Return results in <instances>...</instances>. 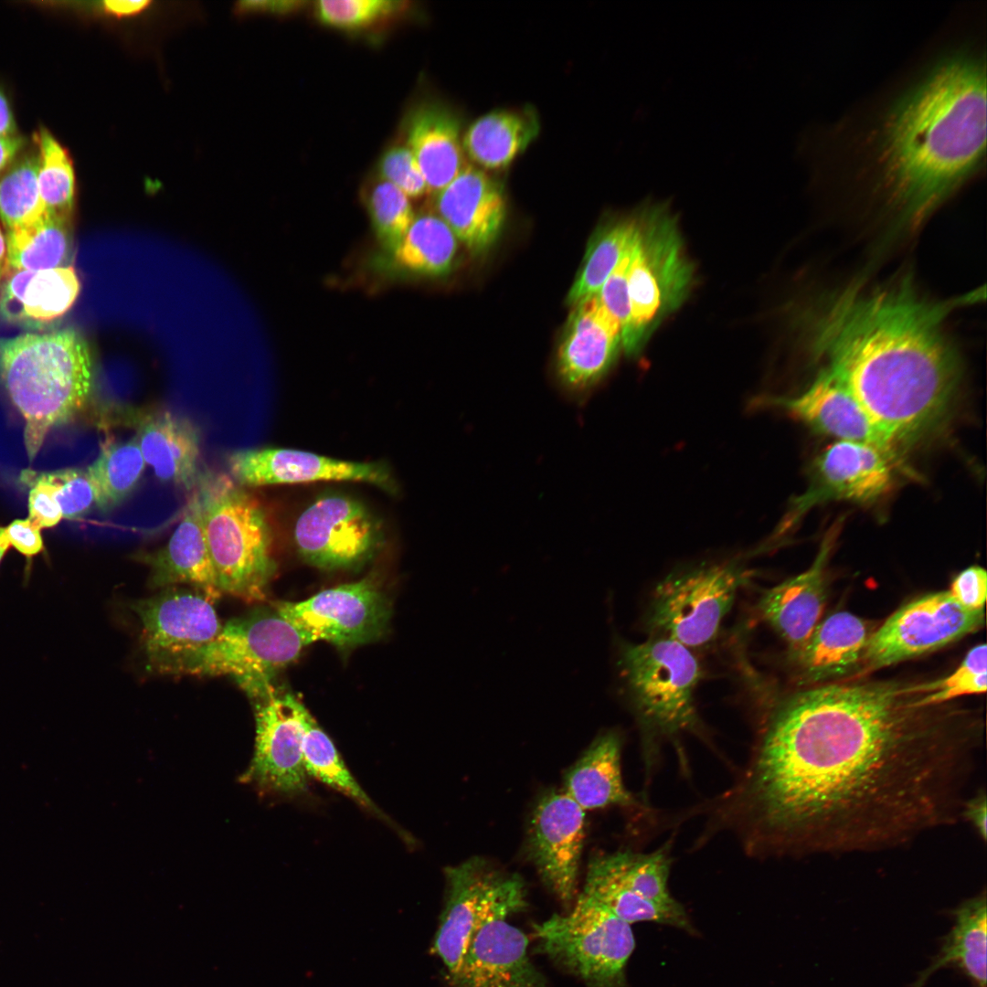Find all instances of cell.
<instances>
[{
	"instance_id": "cell-1",
	"label": "cell",
	"mask_w": 987,
	"mask_h": 987,
	"mask_svg": "<svg viewBox=\"0 0 987 987\" xmlns=\"http://www.w3.org/2000/svg\"><path fill=\"white\" fill-rule=\"evenodd\" d=\"M919 684H831L772 704L731 787L697 812L704 833L753 858L886 848L960 813L981 721L920 705Z\"/></svg>"
},
{
	"instance_id": "cell-2",
	"label": "cell",
	"mask_w": 987,
	"mask_h": 987,
	"mask_svg": "<svg viewBox=\"0 0 987 987\" xmlns=\"http://www.w3.org/2000/svg\"><path fill=\"white\" fill-rule=\"evenodd\" d=\"M875 102L856 126L834 130L842 167L899 224L918 225L985 167L984 48L971 37L944 44Z\"/></svg>"
},
{
	"instance_id": "cell-3",
	"label": "cell",
	"mask_w": 987,
	"mask_h": 987,
	"mask_svg": "<svg viewBox=\"0 0 987 987\" xmlns=\"http://www.w3.org/2000/svg\"><path fill=\"white\" fill-rule=\"evenodd\" d=\"M974 294L928 300L905 279L872 290L849 287L819 311L813 354L897 450L934 434L950 417L961 366L944 324Z\"/></svg>"
},
{
	"instance_id": "cell-4",
	"label": "cell",
	"mask_w": 987,
	"mask_h": 987,
	"mask_svg": "<svg viewBox=\"0 0 987 987\" xmlns=\"http://www.w3.org/2000/svg\"><path fill=\"white\" fill-rule=\"evenodd\" d=\"M93 381L90 346L74 329L0 338V383L24 419L30 462L52 429L84 409Z\"/></svg>"
},
{
	"instance_id": "cell-5",
	"label": "cell",
	"mask_w": 987,
	"mask_h": 987,
	"mask_svg": "<svg viewBox=\"0 0 987 987\" xmlns=\"http://www.w3.org/2000/svg\"><path fill=\"white\" fill-rule=\"evenodd\" d=\"M613 643L617 690L639 727L648 783L664 743L679 748L685 735L708 740L695 705L703 670L695 652L667 638L635 643L615 636Z\"/></svg>"
},
{
	"instance_id": "cell-6",
	"label": "cell",
	"mask_w": 987,
	"mask_h": 987,
	"mask_svg": "<svg viewBox=\"0 0 987 987\" xmlns=\"http://www.w3.org/2000/svg\"><path fill=\"white\" fill-rule=\"evenodd\" d=\"M210 557L222 593L265 600L277 564L266 515L229 475L203 472L196 488Z\"/></svg>"
},
{
	"instance_id": "cell-7",
	"label": "cell",
	"mask_w": 987,
	"mask_h": 987,
	"mask_svg": "<svg viewBox=\"0 0 987 987\" xmlns=\"http://www.w3.org/2000/svg\"><path fill=\"white\" fill-rule=\"evenodd\" d=\"M637 220L628 276L631 319L621 339L630 356L638 354L658 324L683 303L694 274L676 221L664 206L644 207Z\"/></svg>"
},
{
	"instance_id": "cell-8",
	"label": "cell",
	"mask_w": 987,
	"mask_h": 987,
	"mask_svg": "<svg viewBox=\"0 0 987 987\" xmlns=\"http://www.w3.org/2000/svg\"><path fill=\"white\" fill-rule=\"evenodd\" d=\"M313 640L274 609L235 618L207 645L186 656L173 674L230 676L249 698L272 687L276 674Z\"/></svg>"
},
{
	"instance_id": "cell-9",
	"label": "cell",
	"mask_w": 987,
	"mask_h": 987,
	"mask_svg": "<svg viewBox=\"0 0 987 987\" xmlns=\"http://www.w3.org/2000/svg\"><path fill=\"white\" fill-rule=\"evenodd\" d=\"M752 571L738 560L676 570L654 588L644 614L649 636L675 641L693 652L708 648Z\"/></svg>"
},
{
	"instance_id": "cell-10",
	"label": "cell",
	"mask_w": 987,
	"mask_h": 987,
	"mask_svg": "<svg viewBox=\"0 0 987 987\" xmlns=\"http://www.w3.org/2000/svg\"><path fill=\"white\" fill-rule=\"evenodd\" d=\"M536 950L587 987H627L635 949L631 925L580 894L568 914L533 925Z\"/></svg>"
},
{
	"instance_id": "cell-11",
	"label": "cell",
	"mask_w": 987,
	"mask_h": 987,
	"mask_svg": "<svg viewBox=\"0 0 987 987\" xmlns=\"http://www.w3.org/2000/svg\"><path fill=\"white\" fill-rule=\"evenodd\" d=\"M445 878V904L431 950L447 977L457 971L484 924L526 907V890L520 876L502 875L480 857L447 867Z\"/></svg>"
},
{
	"instance_id": "cell-12",
	"label": "cell",
	"mask_w": 987,
	"mask_h": 987,
	"mask_svg": "<svg viewBox=\"0 0 987 987\" xmlns=\"http://www.w3.org/2000/svg\"><path fill=\"white\" fill-rule=\"evenodd\" d=\"M984 613L964 609L949 591L922 596L872 632L860 663L876 670L941 648L982 628Z\"/></svg>"
},
{
	"instance_id": "cell-13",
	"label": "cell",
	"mask_w": 987,
	"mask_h": 987,
	"mask_svg": "<svg viewBox=\"0 0 987 987\" xmlns=\"http://www.w3.org/2000/svg\"><path fill=\"white\" fill-rule=\"evenodd\" d=\"M213 602L194 589L175 586L132 603L151 671L173 674L186 656L218 635L223 624Z\"/></svg>"
},
{
	"instance_id": "cell-14",
	"label": "cell",
	"mask_w": 987,
	"mask_h": 987,
	"mask_svg": "<svg viewBox=\"0 0 987 987\" xmlns=\"http://www.w3.org/2000/svg\"><path fill=\"white\" fill-rule=\"evenodd\" d=\"M294 541L307 563L323 569L358 567L380 548V523L360 501L344 494L318 498L296 521Z\"/></svg>"
},
{
	"instance_id": "cell-15",
	"label": "cell",
	"mask_w": 987,
	"mask_h": 987,
	"mask_svg": "<svg viewBox=\"0 0 987 987\" xmlns=\"http://www.w3.org/2000/svg\"><path fill=\"white\" fill-rule=\"evenodd\" d=\"M274 609L310 636L350 648L377 640L390 617L388 600L371 578L324 589L302 601L275 602Z\"/></svg>"
},
{
	"instance_id": "cell-16",
	"label": "cell",
	"mask_w": 987,
	"mask_h": 987,
	"mask_svg": "<svg viewBox=\"0 0 987 987\" xmlns=\"http://www.w3.org/2000/svg\"><path fill=\"white\" fill-rule=\"evenodd\" d=\"M255 708V750L242 781L264 791L294 795L307 790L303 764V716L307 709L292 693L275 687L252 699Z\"/></svg>"
},
{
	"instance_id": "cell-17",
	"label": "cell",
	"mask_w": 987,
	"mask_h": 987,
	"mask_svg": "<svg viewBox=\"0 0 987 987\" xmlns=\"http://www.w3.org/2000/svg\"><path fill=\"white\" fill-rule=\"evenodd\" d=\"M897 457L870 444L835 440L815 458L808 490L795 503V517L830 501L869 504L895 481Z\"/></svg>"
},
{
	"instance_id": "cell-18",
	"label": "cell",
	"mask_w": 987,
	"mask_h": 987,
	"mask_svg": "<svg viewBox=\"0 0 987 987\" xmlns=\"http://www.w3.org/2000/svg\"><path fill=\"white\" fill-rule=\"evenodd\" d=\"M227 465L232 480L244 488L350 481L370 483L387 493L397 491L396 482L385 463L348 462L298 450H236L228 455Z\"/></svg>"
},
{
	"instance_id": "cell-19",
	"label": "cell",
	"mask_w": 987,
	"mask_h": 987,
	"mask_svg": "<svg viewBox=\"0 0 987 987\" xmlns=\"http://www.w3.org/2000/svg\"><path fill=\"white\" fill-rule=\"evenodd\" d=\"M584 829L585 811L564 791L543 796L531 818L529 854L544 884L565 904L576 894Z\"/></svg>"
},
{
	"instance_id": "cell-20",
	"label": "cell",
	"mask_w": 987,
	"mask_h": 987,
	"mask_svg": "<svg viewBox=\"0 0 987 987\" xmlns=\"http://www.w3.org/2000/svg\"><path fill=\"white\" fill-rule=\"evenodd\" d=\"M117 423L134 430L144 462L162 482L192 492L202 475L200 431L188 418L168 409L122 406Z\"/></svg>"
},
{
	"instance_id": "cell-21",
	"label": "cell",
	"mask_w": 987,
	"mask_h": 987,
	"mask_svg": "<svg viewBox=\"0 0 987 987\" xmlns=\"http://www.w3.org/2000/svg\"><path fill=\"white\" fill-rule=\"evenodd\" d=\"M449 987H548L528 956V939L507 918L484 924L473 936Z\"/></svg>"
},
{
	"instance_id": "cell-22",
	"label": "cell",
	"mask_w": 987,
	"mask_h": 987,
	"mask_svg": "<svg viewBox=\"0 0 987 987\" xmlns=\"http://www.w3.org/2000/svg\"><path fill=\"white\" fill-rule=\"evenodd\" d=\"M770 403L788 410L818 433L836 440L867 443L897 457V449L890 438L851 392L825 368L802 393L791 398H776Z\"/></svg>"
},
{
	"instance_id": "cell-23",
	"label": "cell",
	"mask_w": 987,
	"mask_h": 987,
	"mask_svg": "<svg viewBox=\"0 0 987 987\" xmlns=\"http://www.w3.org/2000/svg\"><path fill=\"white\" fill-rule=\"evenodd\" d=\"M621 346L617 320L598 294L573 306L557 353V372L574 391L600 380L614 363Z\"/></svg>"
},
{
	"instance_id": "cell-24",
	"label": "cell",
	"mask_w": 987,
	"mask_h": 987,
	"mask_svg": "<svg viewBox=\"0 0 987 987\" xmlns=\"http://www.w3.org/2000/svg\"><path fill=\"white\" fill-rule=\"evenodd\" d=\"M134 557L149 568L148 585L153 589L188 585L213 601L223 594L207 544L196 489L168 542L156 550L139 552Z\"/></svg>"
},
{
	"instance_id": "cell-25",
	"label": "cell",
	"mask_w": 987,
	"mask_h": 987,
	"mask_svg": "<svg viewBox=\"0 0 987 987\" xmlns=\"http://www.w3.org/2000/svg\"><path fill=\"white\" fill-rule=\"evenodd\" d=\"M835 533L823 540L812 565L804 572L767 589L756 610L789 646L793 658L820 622L826 600L825 567Z\"/></svg>"
},
{
	"instance_id": "cell-26",
	"label": "cell",
	"mask_w": 987,
	"mask_h": 987,
	"mask_svg": "<svg viewBox=\"0 0 987 987\" xmlns=\"http://www.w3.org/2000/svg\"><path fill=\"white\" fill-rule=\"evenodd\" d=\"M436 207L455 237L474 253L495 241L506 213L501 185L472 165H466L437 193Z\"/></svg>"
},
{
	"instance_id": "cell-27",
	"label": "cell",
	"mask_w": 987,
	"mask_h": 987,
	"mask_svg": "<svg viewBox=\"0 0 987 987\" xmlns=\"http://www.w3.org/2000/svg\"><path fill=\"white\" fill-rule=\"evenodd\" d=\"M407 147L413 154L429 192L439 193L467 165L461 134V121L438 102H424L413 109L406 122Z\"/></svg>"
},
{
	"instance_id": "cell-28",
	"label": "cell",
	"mask_w": 987,
	"mask_h": 987,
	"mask_svg": "<svg viewBox=\"0 0 987 987\" xmlns=\"http://www.w3.org/2000/svg\"><path fill=\"white\" fill-rule=\"evenodd\" d=\"M622 738L610 729L600 734L565 777L564 791L584 811L618 805L652 812L624 785L621 753Z\"/></svg>"
},
{
	"instance_id": "cell-29",
	"label": "cell",
	"mask_w": 987,
	"mask_h": 987,
	"mask_svg": "<svg viewBox=\"0 0 987 987\" xmlns=\"http://www.w3.org/2000/svg\"><path fill=\"white\" fill-rule=\"evenodd\" d=\"M873 631L866 621L850 612L833 613L817 624L791 659L810 681L841 676L861 663Z\"/></svg>"
},
{
	"instance_id": "cell-30",
	"label": "cell",
	"mask_w": 987,
	"mask_h": 987,
	"mask_svg": "<svg viewBox=\"0 0 987 987\" xmlns=\"http://www.w3.org/2000/svg\"><path fill=\"white\" fill-rule=\"evenodd\" d=\"M986 909L983 890L952 910V929L942 939L941 947L929 966L918 974L912 987H924L935 972L950 966L960 969L976 987H986Z\"/></svg>"
},
{
	"instance_id": "cell-31",
	"label": "cell",
	"mask_w": 987,
	"mask_h": 987,
	"mask_svg": "<svg viewBox=\"0 0 987 987\" xmlns=\"http://www.w3.org/2000/svg\"><path fill=\"white\" fill-rule=\"evenodd\" d=\"M533 110H496L474 121L462 137L464 154L486 170L507 167L537 137Z\"/></svg>"
},
{
	"instance_id": "cell-32",
	"label": "cell",
	"mask_w": 987,
	"mask_h": 987,
	"mask_svg": "<svg viewBox=\"0 0 987 987\" xmlns=\"http://www.w3.org/2000/svg\"><path fill=\"white\" fill-rule=\"evenodd\" d=\"M673 839L650 853L631 850L599 854L591 859L589 870L599 873L642 898L673 904L668 879L673 862Z\"/></svg>"
},
{
	"instance_id": "cell-33",
	"label": "cell",
	"mask_w": 987,
	"mask_h": 987,
	"mask_svg": "<svg viewBox=\"0 0 987 987\" xmlns=\"http://www.w3.org/2000/svg\"><path fill=\"white\" fill-rule=\"evenodd\" d=\"M70 221L46 213L33 222L8 228L5 245L10 271L69 266L73 249Z\"/></svg>"
},
{
	"instance_id": "cell-34",
	"label": "cell",
	"mask_w": 987,
	"mask_h": 987,
	"mask_svg": "<svg viewBox=\"0 0 987 987\" xmlns=\"http://www.w3.org/2000/svg\"><path fill=\"white\" fill-rule=\"evenodd\" d=\"M456 251L457 238L449 226L427 214L415 218L389 256L393 268L401 272L436 277L451 270Z\"/></svg>"
},
{
	"instance_id": "cell-35",
	"label": "cell",
	"mask_w": 987,
	"mask_h": 987,
	"mask_svg": "<svg viewBox=\"0 0 987 987\" xmlns=\"http://www.w3.org/2000/svg\"><path fill=\"white\" fill-rule=\"evenodd\" d=\"M146 463L137 438L106 439L98 457L86 468L96 494V506L109 512L122 504L134 491Z\"/></svg>"
},
{
	"instance_id": "cell-36",
	"label": "cell",
	"mask_w": 987,
	"mask_h": 987,
	"mask_svg": "<svg viewBox=\"0 0 987 987\" xmlns=\"http://www.w3.org/2000/svg\"><path fill=\"white\" fill-rule=\"evenodd\" d=\"M80 289L75 269L69 265L46 271H27L16 300L18 324L43 325L64 315Z\"/></svg>"
},
{
	"instance_id": "cell-37",
	"label": "cell",
	"mask_w": 987,
	"mask_h": 987,
	"mask_svg": "<svg viewBox=\"0 0 987 987\" xmlns=\"http://www.w3.org/2000/svg\"><path fill=\"white\" fill-rule=\"evenodd\" d=\"M637 227V216L625 218L608 224L597 234L569 291L568 302L570 305L599 293L620 260L633 247Z\"/></svg>"
},
{
	"instance_id": "cell-38",
	"label": "cell",
	"mask_w": 987,
	"mask_h": 987,
	"mask_svg": "<svg viewBox=\"0 0 987 987\" xmlns=\"http://www.w3.org/2000/svg\"><path fill=\"white\" fill-rule=\"evenodd\" d=\"M582 894L601 904L630 925L654 922L681 929L691 934L695 932L685 907L679 901L663 904L642 898L589 869Z\"/></svg>"
},
{
	"instance_id": "cell-39",
	"label": "cell",
	"mask_w": 987,
	"mask_h": 987,
	"mask_svg": "<svg viewBox=\"0 0 987 987\" xmlns=\"http://www.w3.org/2000/svg\"><path fill=\"white\" fill-rule=\"evenodd\" d=\"M302 755L308 776L342 792L382 817L381 811L353 777L332 739L319 727L308 709L303 716Z\"/></svg>"
},
{
	"instance_id": "cell-40",
	"label": "cell",
	"mask_w": 987,
	"mask_h": 987,
	"mask_svg": "<svg viewBox=\"0 0 987 987\" xmlns=\"http://www.w3.org/2000/svg\"><path fill=\"white\" fill-rule=\"evenodd\" d=\"M37 141V185L46 212L71 220L75 196V176L71 161L63 147L48 131H41Z\"/></svg>"
},
{
	"instance_id": "cell-41",
	"label": "cell",
	"mask_w": 987,
	"mask_h": 987,
	"mask_svg": "<svg viewBox=\"0 0 987 987\" xmlns=\"http://www.w3.org/2000/svg\"><path fill=\"white\" fill-rule=\"evenodd\" d=\"M38 156L17 164L0 180V218L8 228L33 222L47 212L37 185Z\"/></svg>"
},
{
	"instance_id": "cell-42",
	"label": "cell",
	"mask_w": 987,
	"mask_h": 987,
	"mask_svg": "<svg viewBox=\"0 0 987 987\" xmlns=\"http://www.w3.org/2000/svg\"><path fill=\"white\" fill-rule=\"evenodd\" d=\"M366 205L376 236L390 253L415 219L409 198L392 184L380 179L370 189Z\"/></svg>"
},
{
	"instance_id": "cell-43",
	"label": "cell",
	"mask_w": 987,
	"mask_h": 987,
	"mask_svg": "<svg viewBox=\"0 0 987 987\" xmlns=\"http://www.w3.org/2000/svg\"><path fill=\"white\" fill-rule=\"evenodd\" d=\"M399 0H322L314 4L318 20L330 27L354 31L388 20L409 8Z\"/></svg>"
},
{
	"instance_id": "cell-44",
	"label": "cell",
	"mask_w": 987,
	"mask_h": 987,
	"mask_svg": "<svg viewBox=\"0 0 987 987\" xmlns=\"http://www.w3.org/2000/svg\"><path fill=\"white\" fill-rule=\"evenodd\" d=\"M986 653V644H978L968 652L959 667L950 675L920 684V705L939 706L962 695L985 693Z\"/></svg>"
},
{
	"instance_id": "cell-45",
	"label": "cell",
	"mask_w": 987,
	"mask_h": 987,
	"mask_svg": "<svg viewBox=\"0 0 987 987\" xmlns=\"http://www.w3.org/2000/svg\"><path fill=\"white\" fill-rule=\"evenodd\" d=\"M39 473L54 485L63 518H78L96 505L95 489L86 469L67 468Z\"/></svg>"
},
{
	"instance_id": "cell-46",
	"label": "cell",
	"mask_w": 987,
	"mask_h": 987,
	"mask_svg": "<svg viewBox=\"0 0 987 987\" xmlns=\"http://www.w3.org/2000/svg\"><path fill=\"white\" fill-rule=\"evenodd\" d=\"M377 169L381 180L392 184L409 198L419 197L428 191L420 168L406 145L387 149L381 156Z\"/></svg>"
},
{
	"instance_id": "cell-47",
	"label": "cell",
	"mask_w": 987,
	"mask_h": 987,
	"mask_svg": "<svg viewBox=\"0 0 987 987\" xmlns=\"http://www.w3.org/2000/svg\"><path fill=\"white\" fill-rule=\"evenodd\" d=\"M20 480L30 488L28 519L40 529L56 526L63 516L54 485L30 469L22 471Z\"/></svg>"
},
{
	"instance_id": "cell-48",
	"label": "cell",
	"mask_w": 987,
	"mask_h": 987,
	"mask_svg": "<svg viewBox=\"0 0 987 987\" xmlns=\"http://www.w3.org/2000/svg\"><path fill=\"white\" fill-rule=\"evenodd\" d=\"M632 248L622 257L598 293L603 306L619 323L621 339L631 319L628 276Z\"/></svg>"
},
{
	"instance_id": "cell-49",
	"label": "cell",
	"mask_w": 987,
	"mask_h": 987,
	"mask_svg": "<svg viewBox=\"0 0 987 987\" xmlns=\"http://www.w3.org/2000/svg\"><path fill=\"white\" fill-rule=\"evenodd\" d=\"M949 592L964 609L983 610L987 595L986 570L979 566L963 569L952 580Z\"/></svg>"
},
{
	"instance_id": "cell-50",
	"label": "cell",
	"mask_w": 987,
	"mask_h": 987,
	"mask_svg": "<svg viewBox=\"0 0 987 987\" xmlns=\"http://www.w3.org/2000/svg\"><path fill=\"white\" fill-rule=\"evenodd\" d=\"M5 530L10 546L26 557L29 575L32 558L45 550L41 529L27 518L12 521Z\"/></svg>"
},
{
	"instance_id": "cell-51",
	"label": "cell",
	"mask_w": 987,
	"mask_h": 987,
	"mask_svg": "<svg viewBox=\"0 0 987 987\" xmlns=\"http://www.w3.org/2000/svg\"><path fill=\"white\" fill-rule=\"evenodd\" d=\"M960 814L972 826L976 833L985 842L987 837V802L985 791H979L968 800H964Z\"/></svg>"
},
{
	"instance_id": "cell-52",
	"label": "cell",
	"mask_w": 987,
	"mask_h": 987,
	"mask_svg": "<svg viewBox=\"0 0 987 987\" xmlns=\"http://www.w3.org/2000/svg\"><path fill=\"white\" fill-rule=\"evenodd\" d=\"M306 5V1L299 0L253 1L244 3L242 9L285 15L298 12Z\"/></svg>"
},
{
	"instance_id": "cell-53",
	"label": "cell",
	"mask_w": 987,
	"mask_h": 987,
	"mask_svg": "<svg viewBox=\"0 0 987 987\" xmlns=\"http://www.w3.org/2000/svg\"><path fill=\"white\" fill-rule=\"evenodd\" d=\"M22 144V138L15 134L0 136V171L14 158Z\"/></svg>"
},
{
	"instance_id": "cell-54",
	"label": "cell",
	"mask_w": 987,
	"mask_h": 987,
	"mask_svg": "<svg viewBox=\"0 0 987 987\" xmlns=\"http://www.w3.org/2000/svg\"><path fill=\"white\" fill-rule=\"evenodd\" d=\"M148 4L147 1H105L104 7L113 15L126 16L140 12Z\"/></svg>"
},
{
	"instance_id": "cell-55",
	"label": "cell",
	"mask_w": 987,
	"mask_h": 987,
	"mask_svg": "<svg viewBox=\"0 0 987 987\" xmlns=\"http://www.w3.org/2000/svg\"><path fill=\"white\" fill-rule=\"evenodd\" d=\"M16 124L9 103L0 90V136L15 134Z\"/></svg>"
},
{
	"instance_id": "cell-56",
	"label": "cell",
	"mask_w": 987,
	"mask_h": 987,
	"mask_svg": "<svg viewBox=\"0 0 987 987\" xmlns=\"http://www.w3.org/2000/svg\"><path fill=\"white\" fill-rule=\"evenodd\" d=\"M10 547L5 527L0 526V565Z\"/></svg>"
},
{
	"instance_id": "cell-57",
	"label": "cell",
	"mask_w": 987,
	"mask_h": 987,
	"mask_svg": "<svg viewBox=\"0 0 987 987\" xmlns=\"http://www.w3.org/2000/svg\"><path fill=\"white\" fill-rule=\"evenodd\" d=\"M6 254L5 238L4 237L0 229V270H2L3 261Z\"/></svg>"
},
{
	"instance_id": "cell-58",
	"label": "cell",
	"mask_w": 987,
	"mask_h": 987,
	"mask_svg": "<svg viewBox=\"0 0 987 987\" xmlns=\"http://www.w3.org/2000/svg\"><path fill=\"white\" fill-rule=\"evenodd\" d=\"M1 272H2V270H0V276H1Z\"/></svg>"
}]
</instances>
